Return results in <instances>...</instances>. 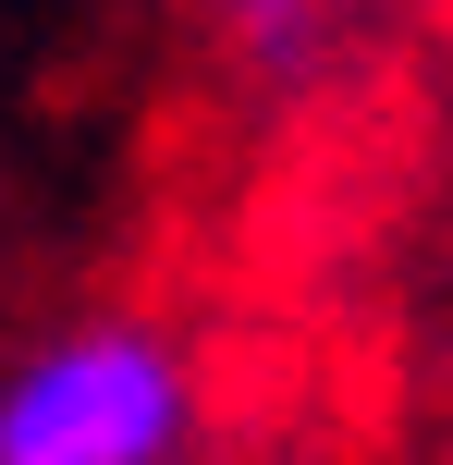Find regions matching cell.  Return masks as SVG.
I'll return each mask as SVG.
<instances>
[{
    "instance_id": "obj_1",
    "label": "cell",
    "mask_w": 453,
    "mask_h": 465,
    "mask_svg": "<svg viewBox=\"0 0 453 465\" xmlns=\"http://www.w3.org/2000/svg\"><path fill=\"white\" fill-rule=\"evenodd\" d=\"M209 429V380L135 306L62 319L0 368V465H184Z\"/></svg>"
},
{
    "instance_id": "obj_2",
    "label": "cell",
    "mask_w": 453,
    "mask_h": 465,
    "mask_svg": "<svg viewBox=\"0 0 453 465\" xmlns=\"http://www.w3.org/2000/svg\"><path fill=\"white\" fill-rule=\"evenodd\" d=\"M221 25H233V49H245V62L294 74V62L319 49V25H331V0H221Z\"/></svg>"
}]
</instances>
